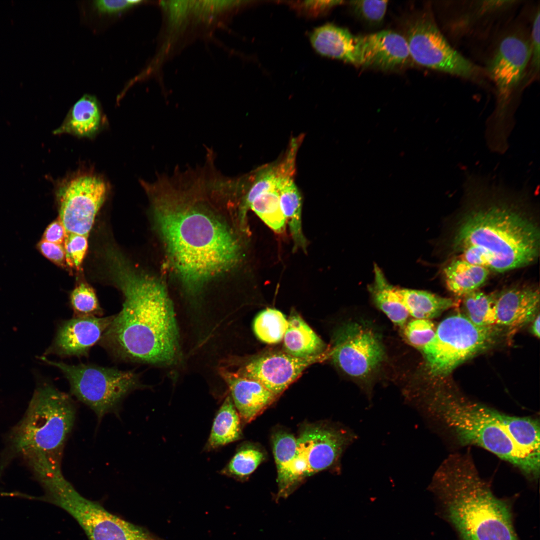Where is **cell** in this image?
<instances>
[{
	"label": "cell",
	"instance_id": "cell-37",
	"mask_svg": "<svg viewBox=\"0 0 540 540\" xmlns=\"http://www.w3.org/2000/svg\"><path fill=\"white\" fill-rule=\"evenodd\" d=\"M540 5L534 10L532 17L531 29L530 30V58L528 72L527 84L533 80H537L540 76Z\"/></svg>",
	"mask_w": 540,
	"mask_h": 540
},
{
	"label": "cell",
	"instance_id": "cell-42",
	"mask_svg": "<svg viewBox=\"0 0 540 540\" xmlns=\"http://www.w3.org/2000/svg\"><path fill=\"white\" fill-rule=\"evenodd\" d=\"M66 235L64 227L58 218L50 223L44 232L42 240L64 244Z\"/></svg>",
	"mask_w": 540,
	"mask_h": 540
},
{
	"label": "cell",
	"instance_id": "cell-15",
	"mask_svg": "<svg viewBox=\"0 0 540 540\" xmlns=\"http://www.w3.org/2000/svg\"><path fill=\"white\" fill-rule=\"evenodd\" d=\"M520 0L446 1L444 24L452 38L478 37L490 34L500 26L512 10L520 4Z\"/></svg>",
	"mask_w": 540,
	"mask_h": 540
},
{
	"label": "cell",
	"instance_id": "cell-22",
	"mask_svg": "<svg viewBox=\"0 0 540 540\" xmlns=\"http://www.w3.org/2000/svg\"><path fill=\"white\" fill-rule=\"evenodd\" d=\"M282 167L278 170L276 190L279 196L282 212L289 226L294 248L306 250V240L303 234L302 224V199L290 169Z\"/></svg>",
	"mask_w": 540,
	"mask_h": 540
},
{
	"label": "cell",
	"instance_id": "cell-44",
	"mask_svg": "<svg viewBox=\"0 0 540 540\" xmlns=\"http://www.w3.org/2000/svg\"><path fill=\"white\" fill-rule=\"evenodd\" d=\"M532 334L536 337H540V314H538L533 320L532 326Z\"/></svg>",
	"mask_w": 540,
	"mask_h": 540
},
{
	"label": "cell",
	"instance_id": "cell-17",
	"mask_svg": "<svg viewBox=\"0 0 540 540\" xmlns=\"http://www.w3.org/2000/svg\"><path fill=\"white\" fill-rule=\"evenodd\" d=\"M114 316L73 317L61 321L44 356L54 354L62 358L88 357L92 348L99 343Z\"/></svg>",
	"mask_w": 540,
	"mask_h": 540
},
{
	"label": "cell",
	"instance_id": "cell-24",
	"mask_svg": "<svg viewBox=\"0 0 540 540\" xmlns=\"http://www.w3.org/2000/svg\"><path fill=\"white\" fill-rule=\"evenodd\" d=\"M284 336V352L296 358H308L320 354L327 350L322 340L300 315L291 312Z\"/></svg>",
	"mask_w": 540,
	"mask_h": 540
},
{
	"label": "cell",
	"instance_id": "cell-32",
	"mask_svg": "<svg viewBox=\"0 0 540 540\" xmlns=\"http://www.w3.org/2000/svg\"><path fill=\"white\" fill-rule=\"evenodd\" d=\"M264 455L259 449L251 446L240 447L220 474L242 479L252 473L264 460Z\"/></svg>",
	"mask_w": 540,
	"mask_h": 540
},
{
	"label": "cell",
	"instance_id": "cell-27",
	"mask_svg": "<svg viewBox=\"0 0 540 540\" xmlns=\"http://www.w3.org/2000/svg\"><path fill=\"white\" fill-rule=\"evenodd\" d=\"M242 438L240 418L232 398L228 396L216 414L204 450H214Z\"/></svg>",
	"mask_w": 540,
	"mask_h": 540
},
{
	"label": "cell",
	"instance_id": "cell-3",
	"mask_svg": "<svg viewBox=\"0 0 540 540\" xmlns=\"http://www.w3.org/2000/svg\"><path fill=\"white\" fill-rule=\"evenodd\" d=\"M430 488L460 540H520L511 504L494 494L468 454L448 456Z\"/></svg>",
	"mask_w": 540,
	"mask_h": 540
},
{
	"label": "cell",
	"instance_id": "cell-38",
	"mask_svg": "<svg viewBox=\"0 0 540 540\" xmlns=\"http://www.w3.org/2000/svg\"><path fill=\"white\" fill-rule=\"evenodd\" d=\"M86 236L76 234H66L64 241L66 264L69 266L78 268L86 252L88 243Z\"/></svg>",
	"mask_w": 540,
	"mask_h": 540
},
{
	"label": "cell",
	"instance_id": "cell-34",
	"mask_svg": "<svg viewBox=\"0 0 540 540\" xmlns=\"http://www.w3.org/2000/svg\"><path fill=\"white\" fill-rule=\"evenodd\" d=\"M272 450L278 473L284 470L293 458L296 438L292 434L279 431L272 436Z\"/></svg>",
	"mask_w": 540,
	"mask_h": 540
},
{
	"label": "cell",
	"instance_id": "cell-40",
	"mask_svg": "<svg viewBox=\"0 0 540 540\" xmlns=\"http://www.w3.org/2000/svg\"><path fill=\"white\" fill-rule=\"evenodd\" d=\"M37 248L44 257L56 265L64 266L66 264L64 244L42 240L38 244Z\"/></svg>",
	"mask_w": 540,
	"mask_h": 540
},
{
	"label": "cell",
	"instance_id": "cell-13",
	"mask_svg": "<svg viewBox=\"0 0 540 540\" xmlns=\"http://www.w3.org/2000/svg\"><path fill=\"white\" fill-rule=\"evenodd\" d=\"M54 188L58 219L66 234L88 236L108 194L106 180L94 172L79 170L58 182Z\"/></svg>",
	"mask_w": 540,
	"mask_h": 540
},
{
	"label": "cell",
	"instance_id": "cell-16",
	"mask_svg": "<svg viewBox=\"0 0 540 540\" xmlns=\"http://www.w3.org/2000/svg\"><path fill=\"white\" fill-rule=\"evenodd\" d=\"M329 358V350L304 358L294 357L284 352H269L250 359L236 372L258 382L278 396L308 366Z\"/></svg>",
	"mask_w": 540,
	"mask_h": 540
},
{
	"label": "cell",
	"instance_id": "cell-30",
	"mask_svg": "<svg viewBox=\"0 0 540 540\" xmlns=\"http://www.w3.org/2000/svg\"><path fill=\"white\" fill-rule=\"evenodd\" d=\"M288 324V320L280 311L267 308L257 314L252 327L259 340L267 344H276L283 339Z\"/></svg>",
	"mask_w": 540,
	"mask_h": 540
},
{
	"label": "cell",
	"instance_id": "cell-8",
	"mask_svg": "<svg viewBox=\"0 0 540 540\" xmlns=\"http://www.w3.org/2000/svg\"><path fill=\"white\" fill-rule=\"evenodd\" d=\"M39 358L60 370L69 383L71 395L91 409L98 422L108 414L118 413L132 392L144 388L132 370L92 364H68L44 356Z\"/></svg>",
	"mask_w": 540,
	"mask_h": 540
},
{
	"label": "cell",
	"instance_id": "cell-1",
	"mask_svg": "<svg viewBox=\"0 0 540 540\" xmlns=\"http://www.w3.org/2000/svg\"><path fill=\"white\" fill-rule=\"evenodd\" d=\"M216 174L200 166L160 174L140 185L150 198L157 226L174 270L184 288L200 290L230 270L240 248L228 227L207 204Z\"/></svg>",
	"mask_w": 540,
	"mask_h": 540
},
{
	"label": "cell",
	"instance_id": "cell-26",
	"mask_svg": "<svg viewBox=\"0 0 540 540\" xmlns=\"http://www.w3.org/2000/svg\"><path fill=\"white\" fill-rule=\"evenodd\" d=\"M444 274L448 290L458 296H464L477 290L486 281L489 270L459 258L448 264Z\"/></svg>",
	"mask_w": 540,
	"mask_h": 540
},
{
	"label": "cell",
	"instance_id": "cell-2",
	"mask_svg": "<svg viewBox=\"0 0 540 540\" xmlns=\"http://www.w3.org/2000/svg\"><path fill=\"white\" fill-rule=\"evenodd\" d=\"M124 300L99 344L123 362L168 364L178 352L174 311L164 286L147 276L122 275Z\"/></svg>",
	"mask_w": 540,
	"mask_h": 540
},
{
	"label": "cell",
	"instance_id": "cell-11",
	"mask_svg": "<svg viewBox=\"0 0 540 540\" xmlns=\"http://www.w3.org/2000/svg\"><path fill=\"white\" fill-rule=\"evenodd\" d=\"M42 488L44 496L40 500L68 513L90 540H155L141 528L82 496L63 474L48 481Z\"/></svg>",
	"mask_w": 540,
	"mask_h": 540
},
{
	"label": "cell",
	"instance_id": "cell-12",
	"mask_svg": "<svg viewBox=\"0 0 540 540\" xmlns=\"http://www.w3.org/2000/svg\"><path fill=\"white\" fill-rule=\"evenodd\" d=\"M410 58L428 68L484 84V69L465 58L448 42L428 12L410 23L406 38Z\"/></svg>",
	"mask_w": 540,
	"mask_h": 540
},
{
	"label": "cell",
	"instance_id": "cell-29",
	"mask_svg": "<svg viewBox=\"0 0 540 540\" xmlns=\"http://www.w3.org/2000/svg\"><path fill=\"white\" fill-rule=\"evenodd\" d=\"M497 295L486 294L476 290L464 296V314L472 324L480 327L496 324V303Z\"/></svg>",
	"mask_w": 540,
	"mask_h": 540
},
{
	"label": "cell",
	"instance_id": "cell-4",
	"mask_svg": "<svg viewBox=\"0 0 540 540\" xmlns=\"http://www.w3.org/2000/svg\"><path fill=\"white\" fill-rule=\"evenodd\" d=\"M34 373L36 388L24 416L8 434L0 472L20 458L39 482L62 473L64 450L74 425L76 406L71 396Z\"/></svg>",
	"mask_w": 540,
	"mask_h": 540
},
{
	"label": "cell",
	"instance_id": "cell-36",
	"mask_svg": "<svg viewBox=\"0 0 540 540\" xmlns=\"http://www.w3.org/2000/svg\"><path fill=\"white\" fill-rule=\"evenodd\" d=\"M388 0H352L349 4L356 15L366 22L380 24L384 20Z\"/></svg>",
	"mask_w": 540,
	"mask_h": 540
},
{
	"label": "cell",
	"instance_id": "cell-19",
	"mask_svg": "<svg viewBox=\"0 0 540 540\" xmlns=\"http://www.w3.org/2000/svg\"><path fill=\"white\" fill-rule=\"evenodd\" d=\"M540 292L532 287H515L497 295L496 324L517 328L534 320L539 314Z\"/></svg>",
	"mask_w": 540,
	"mask_h": 540
},
{
	"label": "cell",
	"instance_id": "cell-23",
	"mask_svg": "<svg viewBox=\"0 0 540 540\" xmlns=\"http://www.w3.org/2000/svg\"><path fill=\"white\" fill-rule=\"evenodd\" d=\"M100 108L96 98L86 94L73 106L68 116L56 130L55 134H68L80 138H92L103 126Z\"/></svg>",
	"mask_w": 540,
	"mask_h": 540
},
{
	"label": "cell",
	"instance_id": "cell-43",
	"mask_svg": "<svg viewBox=\"0 0 540 540\" xmlns=\"http://www.w3.org/2000/svg\"><path fill=\"white\" fill-rule=\"evenodd\" d=\"M344 2L342 0H306L303 5L308 10L314 12L324 11Z\"/></svg>",
	"mask_w": 540,
	"mask_h": 540
},
{
	"label": "cell",
	"instance_id": "cell-10",
	"mask_svg": "<svg viewBox=\"0 0 540 540\" xmlns=\"http://www.w3.org/2000/svg\"><path fill=\"white\" fill-rule=\"evenodd\" d=\"M356 437L351 430L340 426H304L296 438L293 458L278 473V496H288L306 478L338 464L343 452Z\"/></svg>",
	"mask_w": 540,
	"mask_h": 540
},
{
	"label": "cell",
	"instance_id": "cell-20",
	"mask_svg": "<svg viewBox=\"0 0 540 540\" xmlns=\"http://www.w3.org/2000/svg\"><path fill=\"white\" fill-rule=\"evenodd\" d=\"M220 372L240 419L246 423L254 420L276 398V395L256 380L224 368Z\"/></svg>",
	"mask_w": 540,
	"mask_h": 540
},
{
	"label": "cell",
	"instance_id": "cell-6",
	"mask_svg": "<svg viewBox=\"0 0 540 540\" xmlns=\"http://www.w3.org/2000/svg\"><path fill=\"white\" fill-rule=\"evenodd\" d=\"M540 233L536 226L508 205L492 204L470 212L457 230L454 248L473 246L484 253L488 270L496 272L522 268L536 260Z\"/></svg>",
	"mask_w": 540,
	"mask_h": 540
},
{
	"label": "cell",
	"instance_id": "cell-25",
	"mask_svg": "<svg viewBox=\"0 0 540 540\" xmlns=\"http://www.w3.org/2000/svg\"><path fill=\"white\" fill-rule=\"evenodd\" d=\"M368 290L376 306L395 324L402 327L409 316L398 292V287L387 280L382 270L374 264V279Z\"/></svg>",
	"mask_w": 540,
	"mask_h": 540
},
{
	"label": "cell",
	"instance_id": "cell-9",
	"mask_svg": "<svg viewBox=\"0 0 540 540\" xmlns=\"http://www.w3.org/2000/svg\"><path fill=\"white\" fill-rule=\"evenodd\" d=\"M500 328L478 326L460 313L446 318L420 350L428 375L438 378L448 376L461 364L495 344L501 336Z\"/></svg>",
	"mask_w": 540,
	"mask_h": 540
},
{
	"label": "cell",
	"instance_id": "cell-5",
	"mask_svg": "<svg viewBox=\"0 0 540 540\" xmlns=\"http://www.w3.org/2000/svg\"><path fill=\"white\" fill-rule=\"evenodd\" d=\"M425 408L426 414L460 445L483 448L518 468L528 478H538L540 458L522 450L514 440L512 416L448 390L436 392Z\"/></svg>",
	"mask_w": 540,
	"mask_h": 540
},
{
	"label": "cell",
	"instance_id": "cell-21",
	"mask_svg": "<svg viewBox=\"0 0 540 540\" xmlns=\"http://www.w3.org/2000/svg\"><path fill=\"white\" fill-rule=\"evenodd\" d=\"M310 41L323 56L362 65L359 36L346 29L328 24L315 28L310 34Z\"/></svg>",
	"mask_w": 540,
	"mask_h": 540
},
{
	"label": "cell",
	"instance_id": "cell-33",
	"mask_svg": "<svg viewBox=\"0 0 540 540\" xmlns=\"http://www.w3.org/2000/svg\"><path fill=\"white\" fill-rule=\"evenodd\" d=\"M74 318L101 317L103 311L94 290L84 284L78 286L70 296Z\"/></svg>",
	"mask_w": 540,
	"mask_h": 540
},
{
	"label": "cell",
	"instance_id": "cell-31",
	"mask_svg": "<svg viewBox=\"0 0 540 540\" xmlns=\"http://www.w3.org/2000/svg\"><path fill=\"white\" fill-rule=\"evenodd\" d=\"M270 228L278 233L285 228L286 218L282 212L276 188L256 196L249 206Z\"/></svg>",
	"mask_w": 540,
	"mask_h": 540
},
{
	"label": "cell",
	"instance_id": "cell-28",
	"mask_svg": "<svg viewBox=\"0 0 540 540\" xmlns=\"http://www.w3.org/2000/svg\"><path fill=\"white\" fill-rule=\"evenodd\" d=\"M398 291L409 315L416 319L430 320L456 304L426 290L398 287Z\"/></svg>",
	"mask_w": 540,
	"mask_h": 540
},
{
	"label": "cell",
	"instance_id": "cell-39",
	"mask_svg": "<svg viewBox=\"0 0 540 540\" xmlns=\"http://www.w3.org/2000/svg\"><path fill=\"white\" fill-rule=\"evenodd\" d=\"M278 170L268 169L261 173L254 180L244 198L242 208V218L246 216L248 209L253 200L260 194L270 190L276 188Z\"/></svg>",
	"mask_w": 540,
	"mask_h": 540
},
{
	"label": "cell",
	"instance_id": "cell-35",
	"mask_svg": "<svg viewBox=\"0 0 540 540\" xmlns=\"http://www.w3.org/2000/svg\"><path fill=\"white\" fill-rule=\"evenodd\" d=\"M436 328L430 320H413L408 323L404 334L408 342L421 350L434 338Z\"/></svg>",
	"mask_w": 540,
	"mask_h": 540
},
{
	"label": "cell",
	"instance_id": "cell-18",
	"mask_svg": "<svg viewBox=\"0 0 540 540\" xmlns=\"http://www.w3.org/2000/svg\"><path fill=\"white\" fill-rule=\"evenodd\" d=\"M362 65L392 70L406 64L410 58L405 37L392 30L359 36Z\"/></svg>",
	"mask_w": 540,
	"mask_h": 540
},
{
	"label": "cell",
	"instance_id": "cell-41",
	"mask_svg": "<svg viewBox=\"0 0 540 540\" xmlns=\"http://www.w3.org/2000/svg\"><path fill=\"white\" fill-rule=\"evenodd\" d=\"M139 0H101L94 2V6L100 13L112 14L124 11L140 2Z\"/></svg>",
	"mask_w": 540,
	"mask_h": 540
},
{
	"label": "cell",
	"instance_id": "cell-7",
	"mask_svg": "<svg viewBox=\"0 0 540 540\" xmlns=\"http://www.w3.org/2000/svg\"><path fill=\"white\" fill-rule=\"evenodd\" d=\"M496 36L484 68L496 90V106L486 124V139L498 146L508 144L520 93L527 86L530 58V30L514 23Z\"/></svg>",
	"mask_w": 540,
	"mask_h": 540
},
{
	"label": "cell",
	"instance_id": "cell-14",
	"mask_svg": "<svg viewBox=\"0 0 540 540\" xmlns=\"http://www.w3.org/2000/svg\"><path fill=\"white\" fill-rule=\"evenodd\" d=\"M329 354L334 363L348 375L364 378L382 362L384 351L380 337L372 328L349 322L334 332Z\"/></svg>",
	"mask_w": 540,
	"mask_h": 540
}]
</instances>
